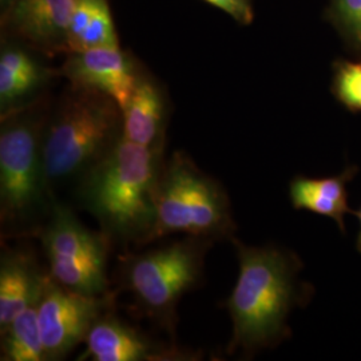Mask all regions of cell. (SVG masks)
Listing matches in <instances>:
<instances>
[{
    "label": "cell",
    "instance_id": "obj_1",
    "mask_svg": "<svg viewBox=\"0 0 361 361\" xmlns=\"http://www.w3.org/2000/svg\"><path fill=\"white\" fill-rule=\"evenodd\" d=\"M165 159V143L143 146L123 137L75 183L79 205L94 216L111 243L153 241L155 195Z\"/></svg>",
    "mask_w": 361,
    "mask_h": 361
},
{
    "label": "cell",
    "instance_id": "obj_2",
    "mask_svg": "<svg viewBox=\"0 0 361 361\" xmlns=\"http://www.w3.org/2000/svg\"><path fill=\"white\" fill-rule=\"evenodd\" d=\"M238 277L224 307L232 319L228 352L245 353L273 347L289 335L288 317L304 293L298 258L276 246H247L232 238Z\"/></svg>",
    "mask_w": 361,
    "mask_h": 361
},
{
    "label": "cell",
    "instance_id": "obj_3",
    "mask_svg": "<svg viewBox=\"0 0 361 361\" xmlns=\"http://www.w3.org/2000/svg\"><path fill=\"white\" fill-rule=\"evenodd\" d=\"M46 95L1 114L0 222L3 237L38 235L56 201L47 177L43 138L51 113Z\"/></svg>",
    "mask_w": 361,
    "mask_h": 361
},
{
    "label": "cell",
    "instance_id": "obj_4",
    "mask_svg": "<svg viewBox=\"0 0 361 361\" xmlns=\"http://www.w3.org/2000/svg\"><path fill=\"white\" fill-rule=\"evenodd\" d=\"M123 111L107 94L70 85L51 107L43 155L52 190L77 183L123 138Z\"/></svg>",
    "mask_w": 361,
    "mask_h": 361
},
{
    "label": "cell",
    "instance_id": "obj_5",
    "mask_svg": "<svg viewBox=\"0 0 361 361\" xmlns=\"http://www.w3.org/2000/svg\"><path fill=\"white\" fill-rule=\"evenodd\" d=\"M213 241L188 235L183 240L121 258L118 283L135 310L176 341L180 298L202 280L205 257Z\"/></svg>",
    "mask_w": 361,
    "mask_h": 361
},
{
    "label": "cell",
    "instance_id": "obj_6",
    "mask_svg": "<svg viewBox=\"0 0 361 361\" xmlns=\"http://www.w3.org/2000/svg\"><path fill=\"white\" fill-rule=\"evenodd\" d=\"M153 241L170 234L232 240V205L219 180L195 165L189 154L174 152L165 159L155 195Z\"/></svg>",
    "mask_w": 361,
    "mask_h": 361
},
{
    "label": "cell",
    "instance_id": "obj_7",
    "mask_svg": "<svg viewBox=\"0 0 361 361\" xmlns=\"http://www.w3.org/2000/svg\"><path fill=\"white\" fill-rule=\"evenodd\" d=\"M38 237L54 281L80 295H109L107 261L113 243L102 231L89 229L56 200Z\"/></svg>",
    "mask_w": 361,
    "mask_h": 361
},
{
    "label": "cell",
    "instance_id": "obj_8",
    "mask_svg": "<svg viewBox=\"0 0 361 361\" xmlns=\"http://www.w3.org/2000/svg\"><path fill=\"white\" fill-rule=\"evenodd\" d=\"M113 295L87 296L68 290L50 274L37 302L39 331L46 360H62L85 343L92 324L113 307Z\"/></svg>",
    "mask_w": 361,
    "mask_h": 361
},
{
    "label": "cell",
    "instance_id": "obj_9",
    "mask_svg": "<svg viewBox=\"0 0 361 361\" xmlns=\"http://www.w3.org/2000/svg\"><path fill=\"white\" fill-rule=\"evenodd\" d=\"M74 0H13L1 13V31L44 56L68 54Z\"/></svg>",
    "mask_w": 361,
    "mask_h": 361
},
{
    "label": "cell",
    "instance_id": "obj_10",
    "mask_svg": "<svg viewBox=\"0 0 361 361\" xmlns=\"http://www.w3.org/2000/svg\"><path fill=\"white\" fill-rule=\"evenodd\" d=\"M86 350L79 360L170 361L192 360L197 355L182 350L176 343L164 344L145 335L133 325L121 320L110 310L92 324L85 340Z\"/></svg>",
    "mask_w": 361,
    "mask_h": 361
},
{
    "label": "cell",
    "instance_id": "obj_11",
    "mask_svg": "<svg viewBox=\"0 0 361 361\" xmlns=\"http://www.w3.org/2000/svg\"><path fill=\"white\" fill-rule=\"evenodd\" d=\"M141 71L121 47H97L67 54L59 75L67 78L73 86L107 94L123 110Z\"/></svg>",
    "mask_w": 361,
    "mask_h": 361
},
{
    "label": "cell",
    "instance_id": "obj_12",
    "mask_svg": "<svg viewBox=\"0 0 361 361\" xmlns=\"http://www.w3.org/2000/svg\"><path fill=\"white\" fill-rule=\"evenodd\" d=\"M58 75L59 70H51L39 61L38 52L18 40L3 38L0 51V114L40 98L42 91Z\"/></svg>",
    "mask_w": 361,
    "mask_h": 361
},
{
    "label": "cell",
    "instance_id": "obj_13",
    "mask_svg": "<svg viewBox=\"0 0 361 361\" xmlns=\"http://www.w3.org/2000/svg\"><path fill=\"white\" fill-rule=\"evenodd\" d=\"M38 261L27 250L3 247L0 256V331L23 310L34 307L47 280Z\"/></svg>",
    "mask_w": 361,
    "mask_h": 361
},
{
    "label": "cell",
    "instance_id": "obj_14",
    "mask_svg": "<svg viewBox=\"0 0 361 361\" xmlns=\"http://www.w3.org/2000/svg\"><path fill=\"white\" fill-rule=\"evenodd\" d=\"M123 111V135L143 146L165 143L166 99L154 79L141 71Z\"/></svg>",
    "mask_w": 361,
    "mask_h": 361
},
{
    "label": "cell",
    "instance_id": "obj_15",
    "mask_svg": "<svg viewBox=\"0 0 361 361\" xmlns=\"http://www.w3.org/2000/svg\"><path fill=\"white\" fill-rule=\"evenodd\" d=\"M357 170L356 166H348L331 178L296 177L289 186L292 205L298 210H308L334 219L340 231L344 232V219L348 213H353L348 205L347 185L356 176Z\"/></svg>",
    "mask_w": 361,
    "mask_h": 361
},
{
    "label": "cell",
    "instance_id": "obj_16",
    "mask_svg": "<svg viewBox=\"0 0 361 361\" xmlns=\"http://www.w3.org/2000/svg\"><path fill=\"white\" fill-rule=\"evenodd\" d=\"M97 47H119L107 0H74L68 31V54Z\"/></svg>",
    "mask_w": 361,
    "mask_h": 361
},
{
    "label": "cell",
    "instance_id": "obj_17",
    "mask_svg": "<svg viewBox=\"0 0 361 361\" xmlns=\"http://www.w3.org/2000/svg\"><path fill=\"white\" fill-rule=\"evenodd\" d=\"M1 334V360L47 361L39 331L37 304L23 310Z\"/></svg>",
    "mask_w": 361,
    "mask_h": 361
},
{
    "label": "cell",
    "instance_id": "obj_18",
    "mask_svg": "<svg viewBox=\"0 0 361 361\" xmlns=\"http://www.w3.org/2000/svg\"><path fill=\"white\" fill-rule=\"evenodd\" d=\"M332 91L336 99L350 111H361V61H337Z\"/></svg>",
    "mask_w": 361,
    "mask_h": 361
},
{
    "label": "cell",
    "instance_id": "obj_19",
    "mask_svg": "<svg viewBox=\"0 0 361 361\" xmlns=\"http://www.w3.org/2000/svg\"><path fill=\"white\" fill-rule=\"evenodd\" d=\"M329 18L349 46L361 54V0H332Z\"/></svg>",
    "mask_w": 361,
    "mask_h": 361
},
{
    "label": "cell",
    "instance_id": "obj_20",
    "mask_svg": "<svg viewBox=\"0 0 361 361\" xmlns=\"http://www.w3.org/2000/svg\"><path fill=\"white\" fill-rule=\"evenodd\" d=\"M204 1L228 13L240 25L247 26L255 19L252 0H204Z\"/></svg>",
    "mask_w": 361,
    "mask_h": 361
},
{
    "label": "cell",
    "instance_id": "obj_21",
    "mask_svg": "<svg viewBox=\"0 0 361 361\" xmlns=\"http://www.w3.org/2000/svg\"><path fill=\"white\" fill-rule=\"evenodd\" d=\"M356 216H357V219H359V222H360V233H359V237H357V243H356V247H357V250L361 253V207L360 210L356 213Z\"/></svg>",
    "mask_w": 361,
    "mask_h": 361
},
{
    "label": "cell",
    "instance_id": "obj_22",
    "mask_svg": "<svg viewBox=\"0 0 361 361\" xmlns=\"http://www.w3.org/2000/svg\"><path fill=\"white\" fill-rule=\"evenodd\" d=\"M13 1V0H0V11L4 13V11L10 7V4H11Z\"/></svg>",
    "mask_w": 361,
    "mask_h": 361
}]
</instances>
